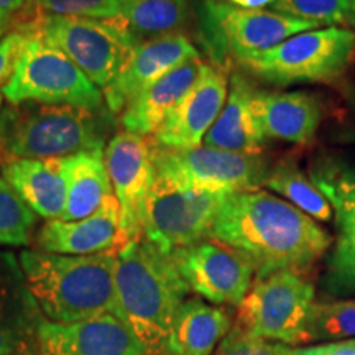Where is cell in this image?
Masks as SVG:
<instances>
[{"label": "cell", "instance_id": "1", "mask_svg": "<svg viewBox=\"0 0 355 355\" xmlns=\"http://www.w3.org/2000/svg\"><path fill=\"white\" fill-rule=\"evenodd\" d=\"M209 237L245 257L255 278L278 272L303 273L331 245V237L313 217L261 189L225 199Z\"/></svg>", "mask_w": 355, "mask_h": 355}, {"label": "cell", "instance_id": "2", "mask_svg": "<svg viewBox=\"0 0 355 355\" xmlns=\"http://www.w3.org/2000/svg\"><path fill=\"white\" fill-rule=\"evenodd\" d=\"M188 293L173 257L146 239H133L117 250L115 316L148 355H163L168 332Z\"/></svg>", "mask_w": 355, "mask_h": 355}, {"label": "cell", "instance_id": "3", "mask_svg": "<svg viewBox=\"0 0 355 355\" xmlns=\"http://www.w3.org/2000/svg\"><path fill=\"white\" fill-rule=\"evenodd\" d=\"M26 286L44 319L78 322L115 314L117 250L61 255L24 250L19 257Z\"/></svg>", "mask_w": 355, "mask_h": 355}, {"label": "cell", "instance_id": "4", "mask_svg": "<svg viewBox=\"0 0 355 355\" xmlns=\"http://www.w3.org/2000/svg\"><path fill=\"white\" fill-rule=\"evenodd\" d=\"M109 110L21 102L0 112V165L12 159L64 158L104 152L112 128Z\"/></svg>", "mask_w": 355, "mask_h": 355}, {"label": "cell", "instance_id": "5", "mask_svg": "<svg viewBox=\"0 0 355 355\" xmlns=\"http://www.w3.org/2000/svg\"><path fill=\"white\" fill-rule=\"evenodd\" d=\"M355 63V32L326 26L293 35L272 50L237 61L250 76L272 86L339 84Z\"/></svg>", "mask_w": 355, "mask_h": 355}, {"label": "cell", "instance_id": "6", "mask_svg": "<svg viewBox=\"0 0 355 355\" xmlns=\"http://www.w3.org/2000/svg\"><path fill=\"white\" fill-rule=\"evenodd\" d=\"M24 25L28 33L2 91L8 104L38 102L104 110V92L40 33L35 20Z\"/></svg>", "mask_w": 355, "mask_h": 355}, {"label": "cell", "instance_id": "7", "mask_svg": "<svg viewBox=\"0 0 355 355\" xmlns=\"http://www.w3.org/2000/svg\"><path fill=\"white\" fill-rule=\"evenodd\" d=\"M196 15L216 66L229 58L239 61L268 51L293 35L319 28L318 24L285 13L241 8L222 0H201Z\"/></svg>", "mask_w": 355, "mask_h": 355}, {"label": "cell", "instance_id": "8", "mask_svg": "<svg viewBox=\"0 0 355 355\" xmlns=\"http://www.w3.org/2000/svg\"><path fill=\"white\" fill-rule=\"evenodd\" d=\"M155 175L178 188L232 196L265 186L270 173L261 155H242L199 145L165 148L152 141Z\"/></svg>", "mask_w": 355, "mask_h": 355}, {"label": "cell", "instance_id": "9", "mask_svg": "<svg viewBox=\"0 0 355 355\" xmlns=\"http://www.w3.org/2000/svg\"><path fill=\"white\" fill-rule=\"evenodd\" d=\"M33 20L40 33L60 48L102 89L119 76L140 44L121 20H97L55 13H43Z\"/></svg>", "mask_w": 355, "mask_h": 355}, {"label": "cell", "instance_id": "10", "mask_svg": "<svg viewBox=\"0 0 355 355\" xmlns=\"http://www.w3.org/2000/svg\"><path fill=\"white\" fill-rule=\"evenodd\" d=\"M314 301V286L295 272L255 278L237 306L235 327L257 339L285 345L301 344Z\"/></svg>", "mask_w": 355, "mask_h": 355}, {"label": "cell", "instance_id": "11", "mask_svg": "<svg viewBox=\"0 0 355 355\" xmlns=\"http://www.w3.org/2000/svg\"><path fill=\"white\" fill-rule=\"evenodd\" d=\"M227 198L178 188L155 175L141 237L170 255L204 241Z\"/></svg>", "mask_w": 355, "mask_h": 355}, {"label": "cell", "instance_id": "12", "mask_svg": "<svg viewBox=\"0 0 355 355\" xmlns=\"http://www.w3.org/2000/svg\"><path fill=\"white\" fill-rule=\"evenodd\" d=\"M171 257L189 291L212 304L239 306L254 285L250 261L216 239L178 248Z\"/></svg>", "mask_w": 355, "mask_h": 355}, {"label": "cell", "instance_id": "13", "mask_svg": "<svg viewBox=\"0 0 355 355\" xmlns=\"http://www.w3.org/2000/svg\"><path fill=\"white\" fill-rule=\"evenodd\" d=\"M104 158L114 194L121 204L123 237L127 242L140 239L155 181L152 141L122 130L110 137Z\"/></svg>", "mask_w": 355, "mask_h": 355}, {"label": "cell", "instance_id": "14", "mask_svg": "<svg viewBox=\"0 0 355 355\" xmlns=\"http://www.w3.org/2000/svg\"><path fill=\"white\" fill-rule=\"evenodd\" d=\"M35 347L38 355H148L115 314L78 322H53L42 318Z\"/></svg>", "mask_w": 355, "mask_h": 355}, {"label": "cell", "instance_id": "15", "mask_svg": "<svg viewBox=\"0 0 355 355\" xmlns=\"http://www.w3.org/2000/svg\"><path fill=\"white\" fill-rule=\"evenodd\" d=\"M227 96V74L219 66L204 63L194 86L153 135V144L165 148H194L202 145Z\"/></svg>", "mask_w": 355, "mask_h": 355}, {"label": "cell", "instance_id": "16", "mask_svg": "<svg viewBox=\"0 0 355 355\" xmlns=\"http://www.w3.org/2000/svg\"><path fill=\"white\" fill-rule=\"evenodd\" d=\"M189 58H201L186 35L153 38L140 43L119 76L104 89V101L112 115L122 114L127 104L146 86Z\"/></svg>", "mask_w": 355, "mask_h": 355}, {"label": "cell", "instance_id": "17", "mask_svg": "<svg viewBox=\"0 0 355 355\" xmlns=\"http://www.w3.org/2000/svg\"><path fill=\"white\" fill-rule=\"evenodd\" d=\"M121 204L112 193L94 214L81 220H48L37 234L38 250L61 255H96L121 250L127 239L122 234Z\"/></svg>", "mask_w": 355, "mask_h": 355}, {"label": "cell", "instance_id": "18", "mask_svg": "<svg viewBox=\"0 0 355 355\" xmlns=\"http://www.w3.org/2000/svg\"><path fill=\"white\" fill-rule=\"evenodd\" d=\"M252 109L266 140L308 145L316 139L324 119V105L308 91H259L255 89Z\"/></svg>", "mask_w": 355, "mask_h": 355}, {"label": "cell", "instance_id": "19", "mask_svg": "<svg viewBox=\"0 0 355 355\" xmlns=\"http://www.w3.org/2000/svg\"><path fill=\"white\" fill-rule=\"evenodd\" d=\"M42 318L19 257L0 250V355L32 352Z\"/></svg>", "mask_w": 355, "mask_h": 355}, {"label": "cell", "instance_id": "20", "mask_svg": "<svg viewBox=\"0 0 355 355\" xmlns=\"http://www.w3.org/2000/svg\"><path fill=\"white\" fill-rule=\"evenodd\" d=\"M202 64L201 58H189L146 86L122 110L123 130L140 137L155 135L171 110L194 86Z\"/></svg>", "mask_w": 355, "mask_h": 355}, {"label": "cell", "instance_id": "21", "mask_svg": "<svg viewBox=\"0 0 355 355\" xmlns=\"http://www.w3.org/2000/svg\"><path fill=\"white\" fill-rule=\"evenodd\" d=\"M229 96L202 145L242 155H261L266 137L257 121L252 99L255 87L241 73L230 79Z\"/></svg>", "mask_w": 355, "mask_h": 355}, {"label": "cell", "instance_id": "22", "mask_svg": "<svg viewBox=\"0 0 355 355\" xmlns=\"http://www.w3.org/2000/svg\"><path fill=\"white\" fill-rule=\"evenodd\" d=\"M2 176L43 219H61L66 207V178L61 158L12 159L0 166Z\"/></svg>", "mask_w": 355, "mask_h": 355}, {"label": "cell", "instance_id": "23", "mask_svg": "<svg viewBox=\"0 0 355 355\" xmlns=\"http://www.w3.org/2000/svg\"><path fill=\"white\" fill-rule=\"evenodd\" d=\"M230 329L227 309L186 300L168 332L163 355H212Z\"/></svg>", "mask_w": 355, "mask_h": 355}, {"label": "cell", "instance_id": "24", "mask_svg": "<svg viewBox=\"0 0 355 355\" xmlns=\"http://www.w3.org/2000/svg\"><path fill=\"white\" fill-rule=\"evenodd\" d=\"M104 152H83L61 158L68 188L61 220L86 219L112 194V181L105 166Z\"/></svg>", "mask_w": 355, "mask_h": 355}, {"label": "cell", "instance_id": "25", "mask_svg": "<svg viewBox=\"0 0 355 355\" xmlns=\"http://www.w3.org/2000/svg\"><path fill=\"white\" fill-rule=\"evenodd\" d=\"M188 0H123L122 25L137 42L183 35L189 24Z\"/></svg>", "mask_w": 355, "mask_h": 355}, {"label": "cell", "instance_id": "26", "mask_svg": "<svg viewBox=\"0 0 355 355\" xmlns=\"http://www.w3.org/2000/svg\"><path fill=\"white\" fill-rule=\"evenodd\" d=\"M311 178L334 209L339 234L355 230V162L322 157L311 168Z\"/></svg>", "mask_w": 355, "mask_h": 355}, {"label": "cell", "instance_id": "27", "mask_svg": "<svg viewBox=\"0 0 355 355\" xmlns=\"http://www.w3.org/2000/svg\"><path fill=\"white\" fill-rule=\"evenodd\" d=\"M265 186L285 198V201L298 207L314 220L329 222L334 216L329 199L318 188L313 178L303 173L293 159H282L270 168Z\"/></svg>", "mask_w": 355, "mask_h": 355}, {"label": "cell", "instance_id": "28", "mask_svg": "<svg viewBox=\"0 0 355 355\" xmlns=\"http://www.w3.org/2000/svg\"><path fill=\"white\" fill-rule=\"evenodd\" d=\"M355 339V298L316 301L306 321L301 344Z\"/></svg>", "mask_w": 355, "mask_h": 355}, {"label": "cell", "instance_id": "29", "mask_svg": "<svg viewBox=\"0 0 355 355\" xmlns=\"http://www.w3.org/2000/svg\"><path fill=\"white\" fill-rule=\"evenodd\" d=\"M35 224V211L0 175V245H30Z\"/></svg>", "mask_w": 355, "mask_h": 355}, {"label": "cell", "instance_id": "30", "mask_svg": "<svg viewBox=\"0 0 355 355\" xmlns=\"http://www.w3.org/2000/svg\"><path fill=\"white\" fill-rule=\"evenodd\" d=\"M322 286L334 298H355V230L339 234L327 259Z\"/></svg>", "mask_w": 355, "mask_h": 355}, {"label": "cell", "instance_id": "31", "mask_svg": "<svg viewBox=\"0 0 355 355\" xmlns=\"http://www.w3.org/2000/svg\"><path fill=\"white\" fill-rule=\"evenodd\" d=\"M273 10L319 26L345 24L352 13L350 0H275Z\"/></svg>", "mask_w": 355, "mask_h": 355}, {"label": "cell", "instance_id": "32", "mask_svg": "<svg viewBox=\"0 0 355 355\" xmlns=\"http://www.w3.org/2000/svg\"><path fill=\"white\" fill-rule=\"evenodd\" d=\"M40 10L55 15L119 20L123 0H33Z\"/></svg>", "mask_w": 355, "mask_h": 355}, {"label": "cell", "instance_id": "33", "mask_svg": "<svg viewBox=\"0 0 355 355\" xmlns=\"http://www.w3.org/2000/svg\"><path fill=\"white\" fill-rule=\"evenodd\" d=\"M212 355H295V349L285 344L257 339L239 327H232Z\"/></svg>", "mask_w": 355, "mask_h": 355}, {"label": "cell", "instance_id": "34", "mask_svg": "<svg viewBox=\"0 0 355 355\" xmlns=\"http://www.w3.org/2000/svg\"><path fill=\"white\" fill-rule=\"evenodd\" d=\"M26 33H28L26 26L20 24L0 42V86H6L10 79L13 66L26 40Z\"/></svg>", "mask_w": 355, "mask_h": 355}, {"label": "cell", "instance_id": "35", "mask_svg": "<svg viewBox=\"0 0 355 355\" xmlns=\"http://www.w3.org/2000/svg\"><path fill=\"white\" fill-rule=\"evenodd\" d=\"M295 355H355V339L300 347L295 349Z\"/></svg>", "mask_w": 355, "mask_h": 355}, {"label": "cell", "instance_id": "36", "mask_svg": "<svg viewBox=\"0 0 355 355\" xmlns=\"http://www.w3.org/2000/svg\"><path fill=\"white\" fill-rule=\"evenodd\" d=\"M347 99L350 102V109L347 110V115H345L344 121V133L339 135V139L343 141H352L355 144V92L350 91Z\"/></svg>", "mask_w": 355, "mask_h": 355}, {"label": "cell", "instance_id": "37", "mask_svg": "<svg viewBox=\"0 0 355 355\" xmlns=\"http://www.w3.org/2000/svg\"><path fill=\"white\" fill-rule=\"evenodd\" d=\"M235 7L252 8V10H263L265 7H272L275 0H229Z\"/></svg>", "mask_w": 355, "mask_h": 355}, {"label": "cell", "instance_id": "38", "mask_svg": "<svg viewBox=\"0 0 355 355\" xmlns=\"http://www.w3.org/2000/svg\"><path fill=\"white\" fill-rule=\"evenodd\" d=\"M25 3L26 0H0V13L12 15V13L21 10Z\"/></svg>", "mask_w": 355, "mask_h": 355}, {"label": "cell", "instance_id": "39", "mask_svg": "<svg viewBox=\"0 0 355 355\" xmlns=\"http://www.w3.org/2000/svg\"><path fill=\"white\" fill-rule=\"evenodd\" d=\"M12 15H6V13H0V42L12 32Z\"/></svg>", "mask_w": 355, "mask_h": 355}, {"label": "cell", "instance_id": "40", "mask_svg": "<svg viewBox=\"0 0 355 355\" xmlns=\"http://www.w3.org/2000/svg\"><path fill=\"white\" fill-rule=\"evenodd\" d=\"M345 25L350 26V28H355V12H352L347 17V20H345Z\"/></svg>", "mask_w": 355, "mask_h": 355}, {"label": "cell", "instance_id": "41", "mask_svg": "<svg viewBox=\"0 0 355 355\" xmlns=\"http://www.w3.org/2000/svg\"><path fill=\"white\" fill-rule=\"evenodd\" d=\"M2 97H3V92H0V112H2Z\"/></svg>", "mask_w": 355, "mask_h": 355}, {"label": "cell", "instance_id": "42", "mask_svg": "<svg viewBox=\"0 0 355 355\" xmlns=\"http://www.w3.org/2000/svg\"><path fill=\"white\" fill-rule=\"evenodd\" d=\"M350 3H352V10L355 12V0H350Z\"/></svg>", "mask_w": 355, "mask_h": 355}, {"label": "cell", "instance_id": "43", "mask_svg": "<svg viewBox=\"0 0 355 355\" xmlns=\"http://www.w3.org/2000/svg\"><path fill=\"white\" fill-rule=\"evenodd\" d=\"M15 355H33L32 352H25V354H15Z\"/></svg>", "mask_w": 355, "mask_h": 355}, {"label": "cell", "instance_id": "44", "mask_svg": "<svg viewBox=\"0 0 355 355\" xmlns=\"http://www.w3.org/2000/svg\"><path fill=\"white\" fill-rule=\"evenodd\" d=\"M354 64H355V63H354Z\"/></svg>", "mask_w": 355, "mask_h": 355}]
</instances>
